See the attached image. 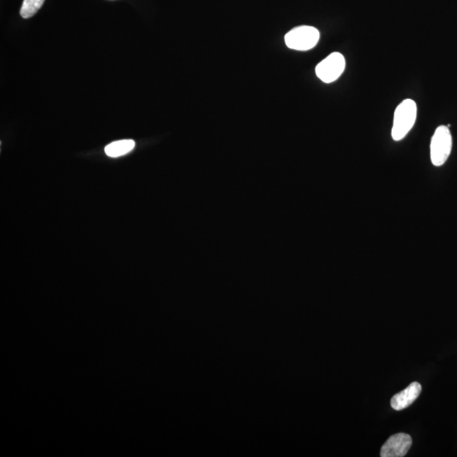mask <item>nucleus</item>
<instances>
[{
  "label": "nucleus",
  "instance_id": "1",
  "mask_svg": "<svg viewBox=\"0 0 457 457\" xmlns=\"http://www.w3.org/2000/svg\"><path fill=\"white\" fill-rule=\"evenodd\" d=\"M417 105L412 99H405L395 111L391 136L398 142L407 136L414 126L417 119Z\"/></svg>",
  "mask_w": 457,
  "mask_h": 457
},
{
  "label": "nucleus",
  "instance_id": "2",
  "mask_svg": "<svg viewBox=\"0 0 457 457\" xmlns=\"http://www.w3.org/2000/svg\"><path fill=\"white\" fill-rule=\"evenodd\" d=\"M320 38V31L315 27L301 26L290 31L285 35V42L289 49L308 51L317 45Z\"/></svg>",
  "mask_w": 457,
  "mask_h": 457
},
{
  "label": "nucleus",
  "instance_id": "3",
  "mask_svg": "<svg viewBox=\"0 0 457 457\" xmlns=\"http://www.w3.org/2000/svg\"><path fill=\"white\" fill-rule=\"evenodd\" d=\"M452 137L447 126H440L431 139L430 158L432 164L441 166L448 160L451 153Z\"/></svg>",
  "mask_w": 457,
  "mask_h": 457
},
{
  "label": "nucleus",
  "instance_id": "4",
  "mask_svg": "<svg viewBox=\"0 0 457 457\" xmlns=\"http://www.w3.org/2000/svg\"><path fill=\"white\" fill-rule=\"evenodd\" d=\"M345 68V57L340 53L335 52L317 63L315 71L317 77L322 82L331 83L336 82L343 75Z\"/></svg>",
  "mask_w": 457,
  "mask_h": 457
},
{
  "label": "nucleus",
  "instance_id": "5",
  "mask_svg": "<svg viewBox=\"0 0 457 457\" xmlns=\"http://www.w3.org/2000/svg\"><path fill=\"white\" fill-rule=\"evenodd\" d=\"M412 444V440L410 435L399 433V434L389 437L381 448L380 456L382 457H403L407 455Z\"/></svg>",
  "mask_w": 457,
  "mask_h": 457
},
{
  "label": "nucleus",
  "instance_id": "6",
  "mask_svg": "<svg viewBox=\"0 0 457 457\" xmlns=\"http://www.w3.org/2000/svg\"><path fill=\"white\" fill-rule=\"evenodd\" d=\"M421 391H422V387L419 383H412L404 391L397 393L392 397L391 400L392 408L396 411H401L411 406L419 396Z\"/></svg>",
  "mask_w": 457,
  "mask_h": 457
},
{
  "label": "nucleus",
  "instance_id": "7",
  "mask_svg": "<svg viewBox=\"0 0 457 457\" xmlns=\"http://www.w3.org/2000/svg\"><path fill=\"white\" fill-rule=\"evenodd\" d=\"M135 142L133 140H121L110 143L105 147V153L111 158H118L129 153L135 148Z\"/></svg>",
  "mask_w": 457,
  "mask_h": 457
},
{
  "label": "nucleus",
  "instance_id": "8",
  "mask_svg": "<svg viewBox=\"0 0 457 457\" xmlns=\"http://www.w3.org/2000/svg\"><path fill=\"white\" fill-rule=\"evenodd\" d=\"M45 1V0H23L20 14H21L22 17L24 19L33 17L41 9Z\"/></svg>",
  "mask_w": 457,
  "mask_h": 457
}]
</instances>
